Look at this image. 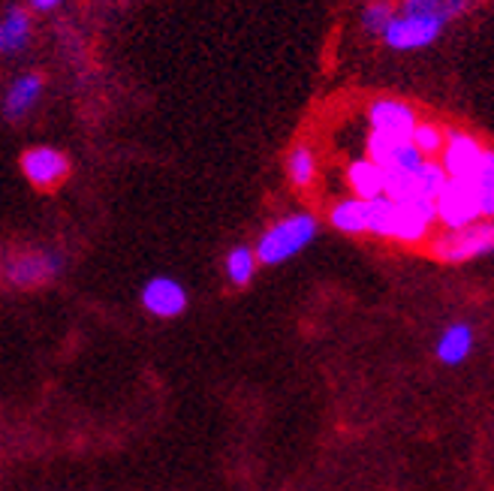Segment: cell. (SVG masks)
Segmentation results:
<instances>
[{
  "label": "cell",
  "instance_id": "1",
  "mask_svg": "<svg viewBox=\"0 0 494 491\" xmlns=\"http://www.w3.org/2000/svg\"><path fill=\"white\" fill-rule=\"evenodd\" d=\"M317 229L320 223L311 211H293L286 218L275 220L254 245L259 265H281L293 260V256H299L317 238Z\"/></svg>",
  "mask_w": 494,
  "mask_h": 491
},
{
  "label": "cell",
  "instance_id": "2",
  "mask_svg": "<svg viewBox=\"0 0 494 491\" xmlns=\"http://www.w3.org/2000/svg\"><path fill=\"white\" fill-rule=\"evenodd\" d=\"M494 254V220H480L464 229H443L431 238V256L440 263H467Z\"/></svg>",
  "mask_w": 494,
  "mask_h": 491
},
{
  "label": "cell",
  "instance_id": "3",
  "mask_svg": "<svg viewBox=\"0 0 494 491\" xmlns=\"http://www.w3.org/2000/svg\"><path fill=\"white\" fill-rule=\"evenodd\" d=\"M482 218V199L476 181H449L437 196V223L443 229H464Z\"/></svg>",
  "mask_w": 494,
  "mask_h": 491
},
{
  "label": "cell",
  "instance_id": "4",
  "mask_svg": "<svg viewBox=\"0 0 494 491\" xmlns=\"http://www.w3.org/2000/svg\"><path fill=\"white\" fill-rule=\"evenodd\" d=\"M61 269H64V260L55 251H24L15 256H6L4 263V278L6 283L19 290H31L40 287V283L55 281Z\"/></svg>",
  "mask_w": 494,
  "mask_h": 491
},
{
  "label": "cell",
  "instance_id": "5",
  "mask_svg": "<svg viewBox=\"0 0 494 491\" xmlns=\"http://www.w3.org/2000/svg\"><path fill=\"white\" fill-rule=\"evenodd\" d=\"M485 148L473 133H464V130H449L446 136V148L440 154V163L449 172L452 181H476L482 169V157H485Z\"/></svg>",
  "mask_w": 494,
  "mask_h": 491
},
{
  "label": "cell",
  "instance_id": "6",
  "mask_svg": "<svg viewBox=\"0 0 494 491\" xmlns=\"http://www.w3.org/2000/svg\"><path fill=\"white\" fill-rule=\"evenodd\" d=\"M365 121L371 130L386 133V136L413 139V130L419 127V112L410 103L398 100V97H377V100L368 103Z\"/></svg>",
  "mask_w": 494,
  "mask_h": 491
},
{
  "label": "cell",
  "instance_id": "7",
  "mask_svg": "<svg viewBox=\"0 0 494 491\" xmlns=\"http://www.w3.org/2000/svg\"><path fill=\"white\" fill-rule=\"evenodd\" d=\"M22 175L37 187V190H55L67 181L70 175V160L64 151L51 148V145H37L28 148L19 160Z\"/></svg>",
  "mask_w": 494,
  "mask_h": 491
},
{
  "label": "cell",
  "instance_id": "8",
  "mask_svg": "<svg viewBox=\"0 0 494 491\" xmlns=\"http://www.w3.org/2000/svg\"><path fill=\"white\" fill-rule=\"evenodd\" d=\"M443 28L446 24H440V22L398 13L389 28H386L383 42H386V49H392V51H419V49L434 46L440 40V33H443Z\"/></svg>",
  "mask_w": 494,
  "mask_h": 491
},
{
  "label": "cell",
  "instance_id": "9",
  "mask_svg": "<svg viewBox=\"0 0 494 491\" xmlns=\"http://www.w3.org/2000/svg\"><path fill=\"white\" fill-rule=\"evenodd\" d=\"M437 223V202L434 199H407L398 202V218H395V241L401 245H422L431 238V229Z\"/></svg>",
  "mask_w": 494,
  "mask_h": 491
},
{
  "label": "cell",
  "instance_id": "10",
  "mask_svg": "<svg viewBox=\"0 0 494 491\" xmlns=\"http://www.w3.org/2000/svg\"><path fill=\"white\" fill-rule=\"evenodd\" d=\"M142 308L160 320H172L187 310V290L182 281L157 274L142 287Z\"/></svg>",
  "mask_w": 494,
  "mask_h": 491
},
{
  "label": "cell",
  "instance_id": "11",
  "mask_svg": "<svg viewBox=\"0 0 494 491\" xmlns=\"http://www.w3.org/2000/svg\"><path fill=\"white\" fill-rule=\"evenodd\" d=\"M42 97V76L40 73H22L13 79L4 91V118L6 121H22Z\"/></svg>",
  "mask_w": 494,
  "mask_h": 491
},
{
  "label": "cell",
  "instance_id": "12",
  "mask_svg": "<svg viewBox=\"0 0 494 491\" xmlns=\"http://www.w3.org/2000/svg\"><path fill=\"white\" fill-rule=\"evenodd\" d=\"M347 184L353 196L371 202L377 196H386V169L371 157H356L347 163Z\"/></svg>",
  "mask_w": 494,
  "mask_h": 491
},
{
  "label": "cell",
  "instance_id": "13",
  "mask_svg": "<svg viewBox=\"0 0 494 491\" xmlns=\"http://www.w3.org/2000/svg\"><path fill=\"white\" fill-rule=\"evenodd\" d=\"M28 42H31V13L19 4L6 6L4 19H0V51L6 58L19 55Z\"/></svg>",
  "mask_w": 494,
  "mask_h": 491
},
{
  "label": "cell",
  "instance_id": "14",
  "mask_svg": "<svg viewBox=\"0 0 494 491\" xmlns=\"http://www.w3.org/2000/svg\"><path fill=\"white\" fill-rule=\"evenodd\" d=\"M473 0H401L398 13L419 15V19H431L440 24H449L471 10Z\"/></svg>",
  "mask_w": 494,
  "mask_h": 491
},
{
  "label": "cell",
  "instance_id": "15",
  "mask_svg": "<svg viewBox=\"0 0 494 491\" xmlns=\"http://www.w3.org/2000/svg\"><path fill=\"white\" fill-rule=\"evenodd\" d=\"M331 229L344 232V236H365L368 232V202L359 196H344L329 208Z\"/></svg>",
  "mask_w": 494,
  "mask_h": 491
},
{
  "label": "cell",
  "instance_id": "16",
  "mask_svg": "<svg viewBox=\"0 0 494 491\" xmlns=\"http://www.w3.org/2000/svg\"><path fill=\"white\" fill-rule=\"evenodd\" d=\"M473 353V326L452 323L437 338V359L443 365H461Z\"/></svg>",
  "mask_w": 494,
  "mask_h": 491
},
{
  "label": "cell",
  "instance_id": "17",
  "mask_svg": "<svg viewBox=\"0 0 494 491\" xmlns=\"http://www.w3.org/2000/svg\"><path fill=\"white\" fill-rule=\"evenodd\" d=\"M286 178L299 190H308L317 181V154H313L311 145L299 142V145L290 148V154H286Z\"/></svg>",
  "mask_w": 494,
  "mask_h": 491
},
{
  "label": "cell",
  "instance_id": "18",
  "mask_svg": "<svg viewBox=\"0 0 494 491\" xmlns=\"http://www.w3.org/2000/svg\"><path fill=\"white\" fill-rule=\"evenodd\" d=\"M256 265H259L256 247L236 245L227 254V260H223V274H227V281L232 283V287H247L256 274Z\"/></svg>",
  "mask_w": 494,
  "mask_h": 491
},
{
  "label": "cell",
  "instance_id": "19",
  "mask_svg": "<svg viewBox=\"0 0 494 491\" xmlns=\"http://www.w3.org/2000/svg\"><path fill=\"white\" fill-rule=\"evenodd\" d=\"M395 218H398V202L389 196H377L368 202V232L371 236L395 241Z\"/></svg>",
  "mask_w": 494,
  "mask_h": 491
},
{
  "label": "cell",
  "instance_id": "20",
  "mask_svg": "<svg viewBox=\"0 0 494 491\" xmlns=\"http://www.w3.org/2000/svg\"><path fill=\"white\" fill-rule=\"evenodd\" d=\"M449 181H452V178H449V172L440 160H425V166L416 172V196L437 202V196L446 190Z\"/></svg>",
  "mask_w": 494,
  "mask_h": 491
},
{
  "label": "cell",
  "instance_id": "21",
  "mask_svg": "<svg viewBox=\"0 0 494 491\" xmlns=\"http://www.w3.org/2000/svg\"><path fill=\"white\" fill-rule=\"evenodd\" d=\"M395 15H398V10H395L392 0H368L362 10V31L371 33V37H383Z\"/></svg>",
  "mask_w": 494,
  "mask_h": 491
},
{
  "label": "cell",
  "instance_id": "22",
  "mask_svg": "<svg viewBox=\"0 0 494 491\" xmlns=\"http://www.w3.org/2000/svg\"><path fill=\"white\" fill-rule=\"evenodd\" d=\"M446 136L449 133L440 127V124L434 121H419V127L413 130V145H416L422 154H425L428 160H434L443 154V148H446Z\"/></svg>",
  "mask_w": 494,
  "mask_h": 491
},
{
  "label": "cell",
  "instance_id": "23",
  "mask_svg": "<svg viewBox=\"0 0 494 491\" xmlns=\"http://www.w3.org/2000/svg\"><path fill=\"white\" fill-rule=\"evenodd\" d=\"M476 187H480V199H482V218L494 220V148L485 151L482 169L476 175Z\"/></svg>",
  "mask_w": 494,
  "mask_h": 491
},
{
  "label": "cell",
  "instance_id": "24",
  "mask_svg": "<svg viewBox=\"0 0 494 491\" xmlns=\"http://www.w3.org/2000/svg\"><path fill=\"white\" fill-rule=\"evenodd\" d=\"M31 4V10H37V13H51V10H58L64 0H28Z\"/></svg>",
  "mask_w": 494,
  "mask_h": 491
}]
</instances>
